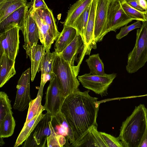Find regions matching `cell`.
Segmentation results:
<instances>
[{"label":"cell","instance_id":"37","mask_svg":"<svg viewBox=\"0 0 147 147\" xmlns=\"http://www.w3.org/2000/svg\"><path fill=\"white\" fill-rule=\"evenodd\" d=\"M126 2L129 5L137 10L141 11H145L139 5L138 0H127Z\"/></svg>","mask_w":147,"mask_h":147},{"label":"cell","instance_id":"15","mask_svg":"<svg viewBox=\"0 0 147 147\" xmlns=\"http://www.w3.org/2000/svg\"><path fill=\"white\" fill-rule=\"evenodd\" d=\"M46 48L43 45L34 43L32 47L30 57L31 62V79L33 82L37 72L41 71Z\"/></svg>","mask_w":147,"mask_h":147},{"label":"cell","instance_id":"33","mask_svg":"<svg viewBox=\"0 0 147 147\" xmlns=\"http://www.w3.org/2000/svg\"><path fill=\"white\" fill-rule=\"evenodd\" d=\"M141 21L137 20L131 24L127 26V25L121 28L119 32L116 36V39L119 40L127 36L131 31L136 28H140L142 25Z\"/></svg>","mask_w":147,"mask_h":147},{"label":"cell","instance_id":"7","mask_svg":"<svg viewBox=\"0 0 147 147\" xmlns=\"http://www.w3.org/2000/svg\"><path fill=\"white\" fill-rule=\"evenodd\" d=\"M20 28L14 23L7 25L0 34V55L5 54L15 60L19 49Z\"/></svg>","mask_w":147,"mask_h":147},{"label":"cell","instance_id":"43","mask_svg":"<svg viewBox=\"0 0 147 147\" xmlns=\"http://www.w3.org/2000/svg\"><path fill=\"white\" fill-rule=\"evenodd\" d=\"M146 1L147 2V0H146ZM145 11H147V9L146 10H145Z\"/></svg>","mask_w":147,"mask_h":147},{"label":"cell","instance_id":"40","mask_svg":"<svg viewBox=\"0 0 147 147\" xmlns=\"http://www.w3.org/2000/svg\"><path fill=\"white\" fill-rule=\"evenodd\" d=\"M5 144V142H4L3 138L0 137V145L1 146H3Z\"/></svg>","mask_w":147,"mask_h":147},{"label":"cell","instance_id":"22","mask_svg":"<svg viewBox=\"0 0 147 147\" xmlns=\"http://www.w3.org/2000/svg\"><path fill=\"white\" fill-rule=\"evenodd\" d=\"M45 114H43L42 112H41L27 123L24 124L16 140L14 147H18L22 144L30 136L38 123L45 116Z\"/></svg>","mask_w":147,"mask_h":147},{"label":"cell","instance_id":"31","mask_svg":"<svg viewBox=\"0 0 147 147\" xmlns=\"http://www.w3.org/2000/svg\"><path fill=\"white\" fill-rule=\"evenodd\" d=\"M11 100L4 92H0V122L9 113L13 114L11 104Z\"/></svg>","mask_w":147,"mask_h":147},{"label":"cell","instance_id":"10","mask_svg":"<svg viewBox=\"0 0 147 147\" xmlns=\"http://www.w3.org/2000/svg\"><path fill=\"white\" fill-rule=\"evenodd\" d=\"M31 69L29 68L24 72L18 80L17 89L13 108L20 111L26 109L32 100L30 92V79Z\"/></svg>","mask_w":147,"mask_h":147},{"label":"cell","instance_id":"6","mask_svg":"<svg viewBox=\"0 0 147 147\" xmlns=\"http://www.w3.org/2000/svg\"><path fill=\"white\" fill-rule=\"evenodd\" d=\"M90 53L82 37L77 32L73 41L59 54L69 63L77 77L84 56Z\"/></svg>","mask_w":147,"mask_h":147},{"label":"cell","instance_id":"29","mask_svg":"<svg viewBox=\"0 0 147 147\" xmlns=\"http://www.w3.org/2000/svg\"><path fill=\"white\" fill-rule=\"evenodd\" d=\"M51 129V133L47 137V146L48 147H62L66 143L67 140L65 137L57 134L52 126L51 121L49 123Z\"/></svg>","mask_w":147,"mask_h":147},{"label":"cell","instance_id":"17","mask_svg":"<svg viewBox=\"0 0 147 147\" xmlns=\"http://www.w3.org/2000/svg\"><path fill=\"white\" fill-rule=\"evenodd\" d=\"M28 6L27 5L21 7L14 11L3 20L0 22V30L2 31L8 25L12 23L17 24L20 30L24 26Z\"/></svg>","mask_w":147,"mask_h":147},{"label":"cell","instance_id":"9","mask_svg":"<svg viewBox=\"0 0 147 147\" xmlns=\"http://www.w3.org/2000/svg\"><path fill=\"white\" fill-rule=\"evenodd\" d=\"M116 76L115 73L95 76L90 73L78 76V78L84 88L102 97L107 95L108 89Z\"/></svg>","mask_w":147,"mask_h":147},{"label":"cell","instance_id":"24","mask_svg":"<svg viewBox=\"0 0 147 147\" xmlns=\"http://www.w3.org/2000/svg\"><path fill=\"white\" fill-rule=\"evenodd\" d=\"M91 3L79 16L71 26L75 28L82 37L85 43V34Z\"/></svg>","mask_w":147,"mask_h":147},{"label":"cell","instance_id":"36","mask_svg":"<svg viewBox=\"0 0 147 147\" xmlns=\"http://www.w3.org/2000/svg\"><path fill=\"white\" fill-rule=\"evenodd\" d=\"M48 8L44 0H33L32 5L29 9L32 12H35L39 9Z\"/></svg>","mask_w":147,"mask_h":147},{"label":"cell","instance_id":"16","mask_svg":"<svg viewBox=\"0 0 147 147\" xmlns=\"http://www.w3.org/2000/svg\"><path fill=\"white\" fill-rule=\"evenodd\" d=\"M98 0H92L91 5L85 34V44L89 51L96 48L94 38L95 17Z\"/></svg>","mask_w":147,"mask_h":147},{"label":"cell","instance_id":"8","mask_svg":"<svg viewBox=\"0 0 147 147\" xmlns=\"http://www.w3.org/2000/svg\"><path fill=\"white\" fill-rule=\"evenodd\" d=\"M50 82L46 92L44 110L53 117L61 112L65 99L60 84L55 75Z\"/></svg>","mask_w":147,"mask_h":147},{"label":"cell","instance_id":"32","mask_svg":"<svg viewBox=\"0 0 147 147\" xmlns=\"http://www.w3.org/2000/svg\"><path fill=\"white\" fill-rule=\"evenodd\" d=\"M100 132L107 147H123L121 141L118 138L105 132Z\"/></svg>","mask_w":147,"mask_h":147},{"label":"cell","instance_id":"34","mask_svg":"<svg viewBox=\"0 0 147 147\" xmlns=\"http://www.w3.org/2000/svg\"><path fill=\"white\" fill-rule=\"evenodd\" d=\"M97 147L90 130L88 133L74 147Z\"/></svg>","mask_w":147,"mask_h":147},{"label":"cell","instance_id":"12","mask_svg":"<svg viewBox=\"0 0 147 147\" xmlns=\"http://www.w3.org/2000/svg\"><path fill=\"white\" fill-rule=\"evenodd\" d=\"M133 20L125 13L118 0L110 2L108 10V28L110 32L117 30Z\"/></svg>","mask_w":147,"mask_h":147},{"label":"cell","instance_id":"25","mask_svg":"<svg viewBox=\"0 0 147 147\" xmlns=\"http://www.w3.org/2000/svg\"><path fill=\"white\" fill-rule=\"evenodd\" d=\"M86 61L90 69L91 74L95 76H103L105 74L104 64L98 53L90 56Z\"/></svg>","mask_w":147,"mask_h":147},{"label":"cell","instance_id":"28","mask_svg":"<svg viewBox=\"0 0 147 147\" xmlns=\"http://www.w3.org/2000/svg\"><path fill=\"white\" fill-rule=\"evenodd\" d=\"M123 10L126 14L133 20H139L142 22L146 20V11H141L136 9L129 5L126 1L120 2Z\"/></svg>","mask_w":147,"mask_h":147},{"label":"cell","instance_id":"4","mask_svg":"<svg viewBox=\"0 0 147 147\" xmlns=\"http://www.w3.org/2000/svg\"><path fill=\"white\" fill-rule=\"evenodd\" d=\"M146 11V20L142 22L141 27L137 30L135 46L128 54L126 69L129 74L137 72L147 61V11Z\"/></svg>","mask_w":147,"mask_h":147},{"label":"cell","instance_id":"44","mask_svg":"<svg viewBox=\"0 0 147 147\" xmlns=\"http://www.w3.org/2000/svg\"></svg>","mask_w":147,"mask_h":147},{"label":"cell","instance_id":"30","mask_svg":"<svg viewBox=\"0 0 147 147\" xmlns=\"http://www.w3.org/2000/svg\"><path fill=\"white\" fill-rule=\"evenodd\" d=\"M46 52L42 67L41 75L53 72V64L57 54L55 51L51 53L50 49L46 50Z\"/></svg>","mask_w":147,"mask_h":147},{"label":"cell","instance_id":"41","mask_svg":"<svg viewBox=\"0 0 147 147\" xmlns=\"http://www.w3.org/2000/svg\"><path fill=\"white\" fill-rule=\"evenodd\" d=\"M110 2L116 1L118 0H109Z\"/></svg>","mask_w":147,"mask_h":147},{"label":"cell","instance_id":"14","mask_svg":"<svg viewBox=\"0 0 147 147\" xmlns=\"http://www.w3.org/2000/svg\"><path fill=\"white\" fill-rule=\"evenodd\" d=\"M52 117L49 114L47 113L38 122L33 131L32 142L30 146H46L47 138L51 132L49 123L52 121Z\"/></svg>","mask_w":147,"mask_h":147},{"label":"cell","instance_id":"35","mask_svg":"<svg viewBox=\"0 0 147 147\" xmlns=\"http://www.w3.org/2000/svg\"><path fill=\"white\" fill-rule=\"evenodd\" d=\"M97 126H92L90 129L94 141L98 147H107L100 132L97 130Z\"/></svg>","mask_w":147,"mask_h":147},{"label":"cell","instance_id":"2","mask_svg":"<svg viewBox=\"0 0 147 147\" xmlns=\"http://www.w3.org/2000/svg\"><path fill=\"white\" fill-rule=\"evenodd\" d=\"M147 125V109L140 104L122 123L118 138L123 147H138Z\"/></svg>","mask_w":147,"mask_h":147},{"label":"cell","instance_id":"11","mask_svg":"<svg viewBox=\"0 0 147 147\" xmlns=\"http://www.w3.org/2000/svg\"><path fill=\"white\" fill-rule=\"evenodd\" d=\"M110 2L109 0H98L94 27V38L96 43L102 40L109 32L107 24V14Z\"/></svg>","mask_w":147,"mask_h":147},{"label":"cell","instance_id":"39","mask_svg":"<svg viewBox=\"0 0 147 147\" xmlns=\"http://www.w3.org/2000/svg\"><path fill=\"white\" fill-rule=\"evenodd\" d=\"M139 5L145 11L147 9V2L146 0H138Z\"/></svg>","mask_w":147,"mask_h":147},{"label":"cell","instance_id":"20","mask_svg":"<svg viewBox=\"0 0 147 147\" xmlns=\"http://www.w3.org/2000/svg\"><path fill=\"white\" fill-rule=\"evenodd\" d=\"M92 0H78L68 11L63 27L71 26L74 22L92 2Z\"/></svg>","mask_w":147,"mask_h":147},{"label":"cell","instance_id":"42","mask_svg":"<svg viewBox=\"0 0 147 147\" xmlns=\"http://www.w3.org/2000/svg\"><path fill=\"white\" fill-rule=\"evenodd\" d=\"M119 0L120 2L122 1H127V0Z\"/></svg>","mask_w":147,"mask_h":147},{"label":"cell","instance_id":"5","mask_svg":"<svg viewBox=\"0 0 147 147\" xmlns=\"http://www.w3.org/2000/svg\"><path fill=\"white\" fill-rule=\"evenodd\" d=\"M53 72L60 84L65 97L79 89V81L69 64L60 54L57 53L56 57Z\"/></svg>","mask_w":147,"mask_h":147},{"label":"cell","instance_id":"13","mask_svg":"<svg viewBox=\"0 0 147 147\" xmlns=\"http://www.w3.org/2000/svg\"><path fill=\"white\" fill-rule=\"evenodd\" d=\"M24 37L23 47L26 51V58L31 55V50L34 43H38L39 39V30L37 24L28 10L24 27L21 30Z\"/></svg>","mask_w":147,"mask_h":147},{"label":"cell","instance_id":"38","mask_svg":"<svg viewBox=\"0 0 147 147\" xmlns=\"http://www.w3.org/2000/svg\"><path fill=\"white\" fill-rule=\"evenodd\" d=\"M138 147H147V125Z\"/></svg>","mask_w":147,"mask_h":147},{"label":"cell","instance_id":"23","mask_svg":"<svg viewBox=\"0 0 147 147\" xmlns=\"http://www.w3.org/2000/svg\"><path fill=\"white\" fill-rule=\"evenodd\" d=\"M26 5V0H0V22L19 7Z\"/></svg>","mask_w":147,"mask_h":147},{"label":"cell","instance_id":"18","mask_svg":"<svg viewBox=\"0 0 147 147\" xmlns=\"http://www.w3.org/2000/svg\"><path fill=\"white\" fill-rule=\"evenodd\" d=\"M0 87L1 88L16 73L15 60L3 54L0 55Z\"/></svg>","mask_w":147,"mask_h":147},{"label":"cell","instance_id":"19","mask_svg":"<svg viewBox=\"0 0 147 147\" xmlns=\"http://www.w3.org/2000/svg\"><path fill=\"white\" fill-rule=\"evenodd\" d=\"M77 33L73 27H63L55 44V51L58 54L61 53L74 39Z\"/></svg>","mask_w":147,"mask_h":147},{"label":"cell","instance_id":"26","mask_svg":"<svg viewBox=\"0 0 147 147\" xmlns=\"http://www.w3.org/2000/svg\"><path fill=\"white\" fill-rule=\"evenodd\" d=\"M11 113H7L0 122V137L8 138L13 133L16 123Z\"/></svg>","mask_w":147,"mask_h":147},{"label":"cell","instance_id":"21","mask_svg":"<svg viewBox=\"0 0 147 147\" xmlns=\"http://www.w3.org/2000/svg\"><path fill=\"white\" fill-rule=\"evenodd\" d=\"M51 121L55 124L56 133L66 137L67 140L69 141L70 144H72L73 142L72 132L64 115L61 111L52 117Z\"/></svg>","mask_w":147,"mask_h":147},{"label":"cell","instance_id":"3","mask_svg":"<svg viewBox=\"0 0 147 147\" xmlns=\"http://www.w3.org/2000/svg\"><path fill=\"white\" fill-rule=\"evenodd\" d=\"M30 13L35 20L39 30V40L46 48L50 49L52 44L60 34L52 11L49 8H41Z\"/></svg>","mask_w":147,"mask_h":147},{"label":"cell","instance_id":"27","mask_svg":"<svg viewBox=\"0 0 147 147\" xmlns=\"http://www.w3.org/2000/svg\"><path fill=\"white\" fill-rule=\"evenodd\" d=\"M42 97L37 95L36 98L32 100L29 103L26 118L24 124L32 119L36 115L44 111V106L41 104Z\"/></svg>","mask_w":147,"mask_h":147},{"label":"cell","instance_id":"1","mask_svg":"<svg viewBox=\"0 0 147 147\" xmlns=\"http://www.w3.org/2000/svg\"><path fill=\"white\" fill-rule=\"evenodd\" d=\"M89 90L79 89L66 97L61 112L64 115L73 134L71 146L78 144L92 126L98 127L96 118L99 103L98 98L91 96Z\"/></svg>","mask_w":147,"mask_h":147}]
</instances>
